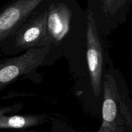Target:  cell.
Here are the masks:
<instances>
[{
	"label": "cell",
	"instance_id": "cell-7",
	"mask_svg": "<svg viewBox=\"0 0 132 132\" xmlns=\"http://www.w3.org/2000/svg\"><path fill=\"white\" fill-rule=\"evenodd\" d=\"M49 0H10L0 8V49L8 38Z\"/></svg>",
	"mask_w": 132,
	"mask_h": 132
},
{
	"label": "cell",
	"instance_id": "cell-1",
	"mask_svg": "<svg viewBox=\"0 0 132 132\" xmlns=\"http://www.w3.org/2000/svg\"><path fill=\"white\" fill-rule=\"evenodd\" d=\"M47 46L49 52L45 67L60 59L67 62L75 82L85 71L87 12L78 0H50L46 23Z\"/></svg>",
	"mask_w": 132,
	"mask_h": 132
},
{
	"label": "cell",
	"instance_id": "cell-9",
	"mask_svg": "<svg viewBox=\"0 0 132 132\" xmlns=\"http://www.w3.org/2000/svg\"><path fill=\"white\" fill-rule=\"evenodd\" d=\"M54 131H54V132H59V131H56V130H55V129H54Z\"/></svg>",
	"mask_w": 132,
	"mask_h": 132
},
{
	"label": "cell",
	"instance_id": "cell-4",
	"mask_svg": "<svg viewBox=\"0 0 132 132\" xmlns=\"http://www.w3.org/2000/svg\"><path fill=\"white\" fill-rule=\"evenodd\" d=\"M49 1L6 40L0 49L3 55L14 56L31 49L47 46L46 23Z\"/></svg>",
	"mask_w": 132,
	"mask_h": 132
},
{
	"label": "cell",
	"instance_id": "cell-6",
	"mask_svg": "<svg viewBox=\"0 0 132 132\" xmlns=\"http://www.w3.org/2000/svg\"><path fill=\"white\" fill-rule=\"evenodd\" d=\"M132 0H87V10L91 13L100 35L110 36L128 19Z\"/></svg>",
	"mask_w": 132,
	"mask_h": 132
},
{
	"label": "cell",
	"instance_id": "cell-3",
	"mask_svg": "<svg viewBox=\"0 0 132 132\" xmlns=\"http://www.w3.org/2000/svg\"><path fill=\"white\" fill-rule=\"evenodd\" d=\"M102 123L94 132H132V97L121 72L109 62L104 73Z\"/></svg>",
	"mask_w": 132,
	"mask_h": 132
},
{
	"label": "cell",
	"instance_id": "cell-8",
	"mask_svg": "<svg viewBox=\"0 0 132 132\" xmlns=\"http://www.w3.org/2000/svg\"><path fill=\"white\" fill-rule=\"evenodd\" d=\"M23 104L15 103L0 107V129H27L46 122V114H19Z\"/></svg>",
	"mask_w": 132,
	"mask_h": 132
},
{
	"label": "cell",
	"instance_id": "cell-2",
	"mask_svg": "<svg viewBox=\"0 0 132 132\" xmlns=\"http://www.w3.org/2000/svg\"><path fill=\"white\" fill-rule=\"evenodd\" d=\"M86 10L87 34L85 71L81 79L75 82L74 94L85 113L98 117L101 116L103 102L105 71L111 59L107 45L98 32L91 13Z\"/></svg>",
	"mask_w": 132,
	"mask_h": 132
},
{
	"label": "cell",
	"instance_id": "cell-5",
	"mask_svg": "<svg viewBox=\"0 0 132 132\" xmlns=\"http://www.w3.org/2000/svg\"><path fill=\"white\" fill-rule=\"evenodd\" d=\"M49 52V48L45 46L31 49L14 56L0 58V91L20 78L40 80L41 76L37 70L45 67Z\"/></svg>",
	"mask_w": 132,
	"mask_h": 132
}]
</instances>
